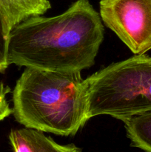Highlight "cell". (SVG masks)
Here are the masks:
<instances>
[{
  "mask_svg": "<svg viewBox=\"0 0 151 152\" xmlns=\"http://www.w3.org/2000/svg\"><path fill=\"white\" fill-rule=\"evenodd\" d=\"M10 91L8 86L0 83V121L13 114V109L7 100V94Z\"/></svg>",
  "mask_w": 151,
  "mask_h": 152,
  "instance_id": "9c48e42d",
  "label": "cell"
},
{
  "mask_svg": "<svg viewBox=\"0 0 151 152\" xmlns=\"http://www.w3.org/2000/svg\"><path fill=\"white\" fill-rule=\"evenodd\" d=\"M99 14L135 55L151 50V0H100Z\"/></svg>",
  "mask_w": 151,
  "mask_h": 152,
  "instance_id": "277c9868",
  "label": "cell"
},
{
  "mask_svg": "<svg viewBox=\"0 0 151 152\" xmlns=\"http://www.w3.org/2000/svg\"><path fill=\"white\" fill-rule=\"evenodd\" d=\"M132 145L151 152V110L122 120Z\"/></svg>",
  "mask_w": 151,
  "mask_h": 152,
  "instance_id": "52a82bcc",
  "label": "cell"
},
{
  "mask_svg": "<svg viewBox=\"0 0 151 152\" xmlns=\"http://www.w3.org/2000/svg\"><path fill=\"white\" fill-rule=\"evenodd\" d=\"M104 39L100 14L90 0H76L52 17L32 16L10 31L9 65L64 72L93 66Z\"/></svg>",
  "mask_w": 151,
  "mask_h": 152,
  "instance_id": "6da1fadb",
  "label": "cell"
},
{
  "mask_svg": "<svg viewBox=\"0 0 151 152\" xmlns=\"http://www.w3.org/2000/svg\"><path fill=\"white\" fill-rule=\"evenodd\" d=\"M9 140L13 152H81L74 144L61 145L44 132L25 127L12 130Z\"/></svg>",
  "mask_w": 151,
  "mask_h": 152,
  "instance_id": "5b68a950",
  "label": "cell"
},
{
  "mask_svg": "<svg viewBox=\"0 0 151 152\" xmlns=\"http://www.w3.org/2000/svg\"><path fill=\"white\" fill-rule=\"evenodd\" d=\"M13 103L21 125L60 136H73L90 119L81 72L26 67L13 89Z\"/></svg>",
  "mask_w": 151,
  "mask_h": 152,
  "instance_id": "7a4b0ae2",
  "label": "cell"
},
{
  "mask_svg": "<svg viewBox=\"0 0 151 152\" xmlns=\"http://www.w3.org/2000/svg\"><path fill=\"white\" fill-rule=\"evenodd\" d=\"M50 7L49 0H0V11L10 31L28 18L43 15Z\"/></svg>",
  "mask_w": 151,
  "mask_h": 152,
  "instance_id": "8992f818",
  "label": "cell"
},
{
  "mask_svg": "<svg viewBox=\"0 0 151 152\" xmlns=\"http://www.w3.org/2000/svg\"><path fill=\"white\" fill-rule=\"evenodd\" d=\"M90 118L109 115L124 120L151 110V57L134 55L85 79Z\"/></svg>",
  "mask_w": 151,
  "mask_h": 152,
  "instance_id": "3957f363",
  "label": "cell"
},
{
  "mask_svg": "<svg viewBox=\"0 0 151 152\" xmlns=\"http://www.w3.org/2000/svg\"><path fill=\"white\" fill-rule=\"evenodd\" d=\"M10 33V30L0 11V73H4L9 66L7 50Z\"/></svg>",
  "mask_w": 151,
  "mask_h": 152,
  "instance_id": "ba28073f",
  "label": "cell"
}]
</instances>
